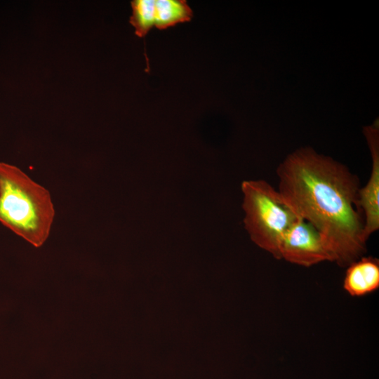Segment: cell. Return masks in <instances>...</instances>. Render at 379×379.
Returning <instances> with one entry per match:
<instances>
[{
	"instance_id": "obj_1",
	"label": "cell",
	"mask_w": 379,
	"mask_h": 379,
	"mask_svg": "<svg viewBox=\"0 0 379 379\" xmlns=\"http://www.w3.org/2000/svg\"><path fill=\"white\" fill-rule=\"evenodd\" d=\"M277 172L282 199L323 236L333 261L344 267L358 260L367 240L364 218L356 207L357 177L310 147L287 156Z\"/></svg>"
},
{
	"instance_id": "obj_2",
	"label": "cell",
	"mask_w": 379,
	"mask_h": 379,
	"mask_svg": "<svg viewBox=\"0 0 379 379\" xmlns=\"http://www.w3.org/2000/svg\"><path fill=\"white\" fill-rule=\"evenodd\" d=\"M54 218L49 191L16 166L0 161V222L40 247L50 234Z\"/></svg>"
},
{
	"instance_id": "obj_3",
	"label": "cell",
	"mask_w": 379,
	"mask_h": 379,
	"mask_svg": "<svg viewBox=\"0 0 379 379\" xmlns=\"http://www.w3.org/2000/svg\"><path fill=\"white\" fill-rule=\"evenodd\" d=\"M245 227L259 247L280 259L282 240L297 220V214L284 201L278 190L265 180L241 183Z\"/></svg>"
},
{
	"instance_id": "obj_4",
	"label": "cell",
	"mask_w": 379,
	"mask_h": 379,
	"mask_svg": "<svg viewBox=\"0 0 379 379\" xmlns=\"http://www.w3.org/2000/svg\"><path fill=\"white\" fill-rule=\"evenodd\" d=\"M280 259L310 267L333 261V256L323 236L307 221L298 218L285 234L280 246Z\"/></svg>"
},
{
	"instance_id": "obj_5",
	"label": "cell",
	"mask_w": 379,
	"mask_h": 379,
	"mask_svg": "<svg viewBox=\"0 0 379 379\" xmlns=\"http://www.w3.org/2000/svg\"><path fill=\"white\" fill-rule=\"evenodd\" d=\"M372 157V168L366 186L359 188L356 207L364 218V234L366 240L379 229V125L378 120L364 128Z\"/></svg>"
},
{
	"instance_id": "obj_6",
	"label": "cell",
	"mask_w": 379,
	"mask_h": 379,
	"mask_svg": "<svg viewBox=\"0 0 379 379\" xmlns=\"http://www.w3.org/2000/svg\"><path fill=\"white\" fill-rule=\"evenodd\" d=\"M344 289L352 296H363L379 287V262L373 257H363L349 265Z\"/></svg>"
},
{
	"instance_id": "obj_7",
	"label": "cell",
	"mask_w": 379,
	"mask_h": 379,
	"mask_svg": "<svg viewBox=\"0 0 379 379\" xmlns=\"http://www.w3.org/2000/svg\"><path fill=\"white\" fill-rule=\"evenodd\" d=\"M193 11L185 0H154V27L165 29L190 21Z\"/></svg>"
},
{
	"instance_id": "obj_8",
	"label": "cell",
	"mask_w": 379,
	"mask_h": 379,
	"mask_svg": "<svg viewBox=\"0 0 379 379\" xmlns=\"http://www.w3.org/2000/svg\"><path fill=\"white\" fill-rule=\"evenodd\" d=\"M132 14L129 22L135 29V34L145 37L154 27V0H134L131 2Z\"/></svg>"
}]
</instances>
